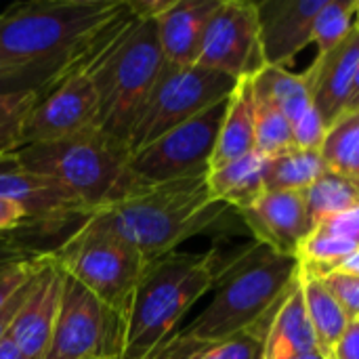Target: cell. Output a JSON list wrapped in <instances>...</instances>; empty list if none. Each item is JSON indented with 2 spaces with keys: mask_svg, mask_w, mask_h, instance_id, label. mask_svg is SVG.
Here are the masks:
<instances>
[{
  "mask_svg": "<svg viewBox=\"0 0 359 359\" xmlns=\"http://www.w3.org/2000/svg\"><path fill=\"white\" fill-rule=\"evenodd\" d=\"M313 351L320 349L305 311V303L299 286V273H297L294 284L278 303L276 311L265 324L261 359H290Z\"/></svg>",
  "mask_w": 359,
  "mask_h": 359,
  "instance_id": "cell-19",
  "label": "cell"
},
{
  "mask_svg": "<svg viewBox=\"0 0 359 359\" xmlns=\"http://www.w3.org/2000/svg\"><path fill=\"white\" fill-rule=\"evenodd\" d=\"M238 80L198 65L166 63L128 139L130 156L227 99Z\"/></svg>",
  "mask_w": 359,
  "mask_h": 359,
  "instance_id": "cell-8",
  "label": "cell"
},
{
  "mask_svg": "<svg viewBox=\"0 0 359 359\" xmlns=\"http://www.w3.org/2000/svg\"><path fill=\"white\" fill-rule=\"evenodd\" d=\"M250 151H255V88L252 76H244L236 82L231 95L227 97L210 170L244 158Z\"/></svg>",
  "mask_w": 359,
  "mask_h": 359,
  "instance_id": "cell-20",
  "label": "cell"
},
{
  "mask_svg": "<svg viewBox=\"0 0 359 359\" xmlns=\"http://www.w3.org/2000/svg\"><path fill=\"white\" fill-rule=\"evenodd\" d=\"M221 0H170L156 17L158 38L166 63L196 65L206 25Z\"/></svg>",
  "mask_w": 359,
  "mask_h": 359,
  "instance_id": "cell-18",
  "label": "cell"
},
{
  "mask_svg": "<svg viewBox=\"0 0 359 359\" xmlns=\"http://www.w3.org/2000/svg\"><path fill=\"white\" fill-rule=\"evenodd\" d=\"M326 130L328 128H326L322 116L316 111V107H311L299 122L292 124V137H294L297 149L320 151L324 137H326Z\"/></svg>",
  "mask_w": 359,
  "mask_h": 359,
  "instance_id": "cell-31",
  "label": "cell"
},
{
  "mask_svg": "<svg viewBox=\"0 0 359 359\" xmlns=\"http://www.w3.org/2000/svg\"><path fill=\"white\" fill-rule=\"evenodd\" d=\"M326 0H267L257 2L259 48L263 67H286L313 42L318 13Z\"/></svg>",
  "mask_w": 359,
  "mask_h": 359,
  "instance_id": "cell-15",
  "label": "cell"
},
{
  "mask_svg": "<svg viewBox=\"0 0 359 359\" xmlns=\"http://www.w3.org/2000/svg\"><path fill=\"white\" fill-rule=\"evenodd\" d=\"M252 88L255 95L273 103L286 116L290 126L313 107L305 74H294L286 67H261L252 76Z\"/></svg>",
  "mask_w": 359,
  "mask_h": 359,
  "instance_id": "cell-23",
  "label": "cell"
},
{
  "mask_svg": "<svg viewBox=\"0 0 359 359\" xmlns=\"http://www.w3.org/2000/svg\"><path fill=\"white\" fill-rule=\"evenodd\" d=\"M21 229H32L27 210L21 204L0 198V240H8L6 233H15Z\"/></svg>",
  "mask_w": 359,
  "mask_h": 359,
  "instance_id": "cell-33",
  "label": "cell"
},
{
  "mask_svg": "<svg viewBox=\"0 0 359 359\" xmlns=\"http://www.w3.org/2000/svg\"><path fill=\"white\" fill-rule=\"evenodd\" d=\"M355 27L359 29V0H358V11H355Z\"/></svg>",
  "mask_w": 359,
  "mask_h": 359,
  "instance_id": "cell-43",
  "label": "cell"
},
{
  "mask_svg": "<svg viewBox=\"0 0 359 359\" xmlns=\"http://www.w3.org/2000/svg\"><path fill=\"white\" fill-rule=\"evenodd\" d=\"M313 229L324 231L328 236H334V238L351 244L353 248H359V206L358 208L347 210V212L332 215V217L324 219Z\"/></svg>",
  "mask_w": 359,
  "mask_h": 359,
  "instance_id": "cell-32",
  "label": "cell"
},
{
  "mask_svg": "<svg viewBox=\"0 0 359 359\" xmlns=\"http://www.w3.org/2000/svg\"><path fill=\"white\" fill-rule=\"evenodd\" d=\"M120 322L90 290L65 276L53 339L44 359H120Z\"/></svg>",
  "mask_w": 359,
  "mask_h": 359,
  "instance_id": "cell-10",
  "label": "cell"
},
{
  "mask_svg": "<svg viewBox=\"0 0 359 359\" xmlns=\"http://www.w3.org/2000/svg\"><path fill=\"white\" fill-rule=\"evenodd\" d=\"M292 149L297 145L286 116L273 103L255 95V151L271 160Z\"/></svg>",
  "mask_w": 359,
  "mask_h": 359,
  "instance_id": "cell-26",
  "label": "cell"
},
{
  "mask_svg": "<svg viewBox=\"0 0 359 359\" xmlns=\"http://www.w3.org/2000/svg\"><path fill=\"white\" fill-rule=\"evenodd\" d=\"M328 359H359V324L351 322Z\"/></svg>",
  "mask_w": 359,
  "mask_h": 359,
  "instance_id": "cell-34",
  "label": "cell"
},
{
  "mask_svg": "<svg viewBox=\"0 0 359 359\" xmlns=\"http://www.w3.org/2000/svg\"><path fill=\"white\" fill-rule=\"evenodd\" d=\"M196 65L225 74L233 80L255 76L263 67L257 2H219L206 25Z\"/></svg>",
  "mask_w": 359,
  "mask_h": 359,
  "instance_id": "cell-11",
  "label": "cell"
},
{
  "mask_svg": "<svg viewBox=\"0 0 359 359\" xmlns=\"http://www.w3.org/2000/svg\"><path fill=\"white\" fill-rule=\"evenodd\" d=\"M36 101L32 93H0V133L19 128Z\"/></svg>",
  "mask_w": 359,
  "mask_h": 359,
  "instance_id": "cell-30",
  "label": "cell"
},
{
  "mask_svg": "<svg viewBox=\"0 0 359 359\" xmlns=\"http://www.w3.org/2000/svg\"><path fill=\"white\" fill-rule=\"evenodd\" d=\"M17 147H19V128L0 133V156L11 154V151L17 149Z\"/></svg>",
  "mask_w": 359,
  "mask_h": 359,
  "instance_id": "cell-37",
  "label": "cell"
},
{
  "mask_svg": "<svg viewBox=\"0 0 359 359\" xmlns=\"http://www.w3.org/2000/svg\"><path fill=\"white\" fill-rule=\"evenodd\" d=\"M303 194H305L307 215L313 227L332 215H341L359 206L358 181L332 170H326Z\"/></svg>",
  "mask_w": 359,
  "mask_h": 359,
  "instance_id": "cell-25",
  "label": "cell"
},
{
  "mask_svg": "<svg viewBox=\"0 0 359 359\" xmlns=\"http://www.w3.org/2000/svg\"><path fill=\"white\" fill-rule=\"evenodd\" d=\"M46 255L48 252H42L27 261H15V263L0 265V309L36 276V271L40 269Z\"/></svg>",
  "mask_w": 359,
  "mask_h": 359,
  "instance_id": "cell-28",
  "label": "cell"
},
{
  "mask_svg": "<svg viewBox=\"0 0 359 359\" xmlns=\"http://www.w3.org/2000/svg\"><path fill=\"white\" fill-rule=\"evenodd\" d=\"M355 11L358 0H326L313 27V44L318 46V57L330 53L349 36L355 25Z\"/></svg>",
  "mask_w": 359,
  "mask_h": 359,
  "instance_id": "cell-27",
  "label": "cell"
},
{
  "mask_svg": "<svg viewBox=\"0 0 359 359\" xmlns=\"http://www.w3.org/2000/svg\"><path fill=\"white\" fill-rule=\"evenodd\" d=\"M290 359H326L320 351H313V353H303V355H297V358H290Z\"/></svg>",
  "mask_w": 359,
  "mask_h": 359,
  "instance_id": "cell-42",
  "label": "cell"
},
{
  "mask_svg": "<svg viewBox=\"0 0 359 359\" xmlns=\"http://www.w3.org/2000/svg\"><path fill=\"white\" fill-rule=\"evenodd\" d=\"M322 282L332 292V297L339 301V305L343 307L347 318L351 322H355L359 318V278L349 276V273H341V271H332L326 278H322Z\"/></svg>",
  "mask_w": 359,
  "mask_h": 359,
  "instance_id": "cell-29",
  "label": "cell"
},
{
  "mask_svg": "<svg viewBox=\"0 0 359 359\" xmlns=\"http://www.w3.org/2000/svg\"><path fill=\"white\" fill-rule=\"evenodd\" d=\"M0 359H25L21 353H19V349L6 339L4 343H0Z\"/></svg>",
  "mask_w": 359,
  "mask_h": 359,
  "instance_id": "cell-41",
  "label": "cell"
},
{
  "mask_svg": "<svg viewBox=\"0 0 359 359\" xmlns=\"http://www.w3.org/2000/svg\"><path fill=\"white\" fill-rule=\"evenodd\" d=\"M0 198L21 204L32 221V229L55 233L67 225L80 227L88 217L78 200L50 177L23 168L13 151L0 156Z\"/></svg>",
  "mask_w": 359,
  "mask_h": 359,
  "instance_id": "cell-13",
  "label": "cell"
},
{
  "mask_svg": "<svg viewBox=\"0 0 359 359\" xmlns=\"http://www.w3.org/2000/svg\"><path fill=\"white\" fill-rule=\"evenodd\" d=\"M38 255H42V252L36 248H27V246L13 242V240H0V265L15 263V261H27V259L38 257Z\"/></svg>",
  "mask_w": 359,
  "mask_h": 359,
  "instance_id": "cell-36",
  "label": "cell"
},
{
  "mask_svg": "<svg viewBox=\"0 0 359 359\" xmlns=\"http://www.w3.org/2000/svg\"><path fill=\"white\" fill-rule=\"evenodd\" d=\"M359 63V29L353 25L349 36L330 53L316 57L305 74L311 90L316 111L322 116L326 128L337 122L351 93L353 76Z\"/></svg>",
  "mask_w": 359,
  "mask_h": 359,
  "instance_id": "cell-17",
  "label": "cell"
},
{
  "mask_svg": "<svg viewBox=\"0 0 359 359\" xmlns=\"http://www.w3.org/2000/svg\"><path fill=\"white\" fill-rule=\"evenodd\" d=\"M34 280V278H32ZM32 280L0 309V343H4L6 339H8V330H11V324H13V320H15V316H17V311H19V307H21V303H23V299H25V294H27V290H29V284H32Z\"/></svg>",
  "mask_w": 359,
  "mask_h": 359,
  "instance_id": "cell-35",
  "label": "cell"
},
{
  "mask_svg": "<svg viewBox=\"0 0 359 359\" xmlns=\"http://www.w3.org/2000/svg\"><path fill=\"white\" fill-rule=\"evenodd\" d=\"M265 168L267 158L250 151L244 158L208 170V189L215 200L227 204L231 210L248 208L265 194Z\"/></svg>",
  "mask_w": 359,
  "mask_h": 359,
  "instance_id": "cell-21",
  "label": "cell"
},
{
  "mask_svg": "<svg viewBox=\"0 0 359 359\" xmlns=\"http://www.w3.org/2000/svg\"><path fill=\"white\" fill-rule=\"evenodd\" d=\"M130 13L128 0H34L0 13V93L42 99L88 67Z\"/></svg>",
  "mask_w": 359,
  "mask_h": 359,
  "instance_id": "cell-1",
  "label": "cell"
},
{
  "mask_svg": "<svg viewBox=\"0 0 359 359\" xmlns=\"http://www.w3.org/2000/svg\"><path fill=\"white\" fill-rule=\"evenodd\" d=\"M299 286L305 303V311L309 318V324L313 328L318 349L324 358H330L334 345L339 339L345 334L349 328L351 320L339 305V301L332 297V292L324 286V282L307 271L301 269L299 265Z\"/></svg>",
  "mask_w": 359,
  "mask_h": 359,
  "instance_id": "cell-22",
  "label": "cell"
},
{
  "mask_svg": "<svg viewBox=\"0 0 359 359\" xmlns=\"http://www.w3.org/2000/svg\"><path fill=\"white\" fill-rule=\"evenodd\" d=\"M359 111V63L358 69H355V76H353V84H351V93L347 97V103H345V111Z\"/></svg>",
  "mask_w": 359,
  "mask_h": 359,
  "instance_id": "cell-39",
  "label": "cell"
},
{
  "mask_svg": "<svg viewBox=\"0 0 359 359\" xmlns=\"http://www.w3.org/2000/svg\"><path fill=\"white\" fill-rule=\"evenodd\" d=\"M299 273V259L255 244L219 269L215 297L183 330V337L204 343L225 341L248 330H261Z\"/></svg>",
  "mask_w": 359,
  "mask_h": 359,
  "instance_id": "cell-5",
  "label": "cell"
},
{
  "mask_svg": "<svg viewBox=\"0 0 359 359\" xmlns=\"http://www.w3.org/2000/svg\"><path fill=\"white\" fill-rule=\"evenodd\" d=\"M355 322H358V324H359V318H358V320H355Z\"/></svg>",
  "mask_w": 359,
  "mask_h": 359,
  "instance_id": "cell-44",
  "label": "cell"
},
{
  "mask_svg": "<svg viewBox=\"0 0 359 359\" xmlns=\"http://www.w3.org/2000/svg\"><path fill=\"white\" fill-rule=\"evenodd\" d=\"M13 158L23 168L57 181L88 217L151 187L130 168L128 149L97 128L59 141L19 145Z\"/></svg>",
  "mask_w": 359,
  "mask_h": 359,
  "instance_id": "cell-4",
  "label": "cell"
},
{
  "mask_svg": "<svg viewBox=\"0 0 359 359\" xmlns=\"http://www.w3.org/2000/svg\"><path fill=\"white\" fill-rule=\"evenodd\" d=\"M334 271L349 273V276H355V278H359V248L355 250V252H351L347 259H343V261L334 267Z\"/></svg>",
  "mask_w": 359,
  "mask_h": 359,
  "instance_id": "cell-38",
  "label": "cell"
},
{
  "mask_svg": "<svg viewBox=\"0 0 359 359\" xmlns=\"http://www.w3.org/2000/svg\"><path fill=\"white\" fill-rule=\"evenodd\" d=\"M219 269L217 250L170 252L151 261L135 290L120 359H145L166 343L194 303L215 288Z\"/></svg>",
  "mask_w": 359,
  "mask_h": 359,
  "instance_id": "cell-6",
  "label": "cell"
},
{
  "mask_svg": "<svg viewBox=\"0 0 359 359\" xmlns=\"http://www.w3.org/2000/svg\"><path fill=\"white\" fill-rule=\"evenodd\" d=\"M227 99L168 130L141 151L133 154L130 168L147 185L208 175Z\"/></svg>",
  "mask_w": 359,
  "mask_h": 359,
  "instance_id": "cell-9",
  "label": "cell"
},
{
  "mask_svg": "<svg viewBox=\"0 0 359 359\" xmlns=\"http://www.w3.org/2000/svg\"><path fill=\"white\" fill-rule=\"evenodd\" d=\"M53 257L65 276L101 301L124 332L135 290L149 265L145 257L95 217H86L84 223L53 250Z\"/></svg>",
  "mask_w": 359,
  "mask_h": 359,
  "instance_id": "cell-7",
  "label": "cell"
},
{
  "mask_svg": "<svg viewBox=\"0 0 359 359\" xmlns=\"http://www.w3.org/2000/svg\"><path fill=\"white\" fill-rule=\"evenodd\" d=\"M328 168L320 151L292 149L267 160L265 191H305Z\"/></svg>",
  "mask_w": 359,
  "mask_h": 359,
  "instance_id": "cell-24",
  "label": "cell"
},
{
  "mask_svg": "<svg viewBox=\"0 0 359 359\" xmlns=\"http://www.w3.org/2000/svg\"><path fill=\"white\" fill-rule=\"evenodd\" d=\"M164 65L156 19L141 17L130 8L86 67L97 90V130L128 149L130 133Z\"/></svg>",
  "mask_w": 359,
  "mask_h": 359,
  "instance_id": "cell-2",
  "label": "cell"
},
{
  "mask_svg": "<svg viewBox=\"0 0 359 359\" xmlns=\"http://www.w3.org/2000/svg\"><path fill=\"white\" fill-rule=\"evenodd\" d=\"M229 210L227 204L212 198L206 175H202L151 185L90 217L133 244L151 263L217 225Z\"/></svg>",
  "mask_w": 359,
  "mask_h": 359,
  "instance_id": "cell-3",
  "label": "cell"
},
{
  "mask_svg": "<svg viewBox=\"0 0 359 359\" xmlns=\"http://www.w3.org/2000/svg\"><path fill=\"white\" fill-rule=\"evenodd\" d=\"M238 215L257 238V244L288 257H297L301 244L313 231L303 191H265Z\"/></svg>",
  "mask_w": 359,
  "mask_h": 359,
  "instance_id": "cell-16",
  "label": "cell"
},
{
  "mask_svg": "<svg viewBox=\"0 0 359 359\" xmlns=\"http://www.w3.org/2000/svg\"><path fill=\"white\" fill-rule=\"evenodd\" d=\"M63 280V269L55 261L53 252H48L8 330V341L25 359H44L48 351L61 305Z\"/></svg>",
  "mask_w": 359,
  "mask_h": 359,
  "instance_id": "cell-14",
  "label": "cell"
},
{
  "mask_svg": "<svg viewBox=\"0 0 359 359\" xmlns=\"http://www.w3.org/2000/svg\"><path fill=\"white\" fill-rule=\"evenodd\" d=\"M97 128V90L84 69L46 93L19 126V145L59 141Z\"/></svg>",
  "mask_w": 359,
  "mask_h": 359,
  "instance_id": "cell-12",
  "label": "cell"
},
{
  "mask_svg": "<svg viewBox=\"0 0 359 359\" xmlns=\"http://www.w3.org/2000/svg\"><path fill=\"white\" fill-rule=\"evenodd\" d=\"M347 177H351L353 181L359 183V139L353 147V154H351V160H349V168H347Z\"/></svg>",
  "mask_w": 359,
  "mask_h": 359,
  "instance_id": "cell-40",
  "label": "cell"
}]
</instances>
